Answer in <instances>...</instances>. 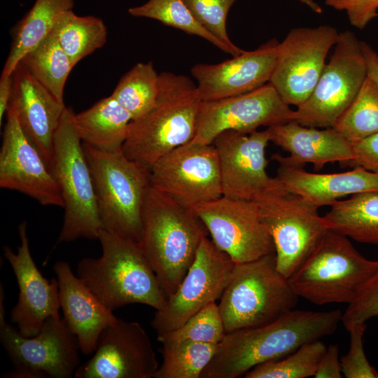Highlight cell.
<instances>
[{"instance_id":"5bb4252c","label":"cell","mask_w":378,"mask_h":378,"mask_svg":"<svg viewBox=\"0 0 378 378\" xmlns=\"http://www.w3.org/2000/svg\"><path fill=\"white\" fill-rule=\"evenodd\" d=\"M234 265L211 239L204 238L178 288L167 298L164 306L155 312L150 324L157 335L178 328L205 306L220 299Z\"/></svg>"},{"instance_id":"ac0fdd59","label":"cell","mask_w":378,"mask_h":378,"mask_svg":"<svg viewBox=\"0 0 378 378\" xmlns=\"http://www.w3.org/2000/svg\"><path fill=\"white\" fill-rule=\"evenodd\" d=\"M0 187L18 191L43 206L63 208L59 186L9 104L0 149Z\"/></svg>"},{"instance_id":"f35d334b","label":"cell","mask_w":378,"mask_h":378,"mask_svg":"<svg viewBox=\"0 0 378 378\" xmlns=\"http://www.w3.org/2000/svg\"><path fill=\"white\" fill-rule=\"evenodd\" d=\"M365 323L354 326L350 333V345L348 353L340 358L342 372L346 378H378V372L372 367L365 356L363 336Z\"/></svg>"},{"instance_id":"484cf974","label":"cell","mask_w":378,"mask_h":378,"mask_svg":"<svg viewBox=\"0 0 378 378\" xmlns=\"http://www.w3.org/2000/svg\"><path fill=\"white\" fill-rule=\"evenodd\" d=\"M74 119L82 142L106 152L122 148L132 121L130 113L111 95L74 114Z\"/></svg>"},{"instance_id":"2e32d148","label":"cell","mask_w":378,"mask_h":378,"mask_svg":"<svg viewBox=\"0 0 378 378\" xmlns=\"http://www.w3.org/2000/svg\"><path fill=\"white\" fill-rule=\"evenodd\" d=\"M293 111L270 83L241 94L202 102L190 143L211 144L226 130L251 133L283 124L293 120Z\"/></svg>"},{"instance_id":"7c38bea8","label":"cell","mask_w":378,"mask_h":378,"mask_svg":"<svg viewBox=\"0 0 378 378\" xmlns=\"http://www.w3.org/2000/svg\"><path fill=\"white\" fill-rule=\"evenodd\" d=\"M339 32L330 25L298 27L279 43L276 63L269 83L289 106L304 103L313 92Z\"/></svg>"},{"instance_id":"44dd1931","label":"cell","mask_w":378,"mask_h":378,"mask_svg":"<svg viewBox=\"0 0 378 378\" xmlns=\"http://www.w3.org/2000/svg\"><path fill=\"white\" fill-rule=\"evenodd\" d=\"M279 42L273 38L254 50L218 64H197L191 69L203 102L241 94L269 83Z\"/></svg>"},{"instance_id":"1f68e13d","label":"cell","mask_w":378,"mask_h":378,"mask_svg":"<svg viewBox=\"0 0 378 378\" xmlns=\"http://www.w3.org/2000/svg\"><path fill=\"white\" fill-rule=\"evenodd\" d=\"M218 344L190 340L162 344V362L154 378H200Z\"/></svg>"},{"instance_id":"ee69618b","label":"cell","mask_w":378,"mask_h":378,"mask_svg":"<svg viewBox=\"0 0 378 378\" xmlns=\"http://www.w3.org/2000/svg\"><path fill=\"white\" fill-rule=\"evenodd\" d=\"M13 80L12 76H1L0 78V125L6 113L13 93Z\"/></svg>"},{"instance_id":"f1b7e54d","label":"cell","mask_w":378,"mask_h":378,"mask_svg":"<svg viewBox=\"0 0 378 378\" xmlns=\"http://www.w3.org/2000/svg\"><path fill=\"white\" fill-rule=\"evenodd\" d=\"M20 63L59 102L64 104L65 84L74 66L52 31L39 45L28 52Z\"/></svg>"},{"instance_id":"ffe728a7","label":"cell","mask_w":378,"mask_h":378,"mask_svg":"<svg viewBox=\"0 0 378 378\" xmlns=\"http://www.w3.org/2000/svg\"><path fill=\"white\" fill-rule=\"evenodd\" d=\"M20 244L14 252L4 246V255L12 267L19 288L17 304L10 313V320L25 337H33L40 331L43 322L50 316H60L57 279L50 281L37 268L30 252L27 223L18 227Z\"/></svg>"},{"instance_id":"603a6c76","label":"cell","mask_w":378,"mask_h":378,"mask_svg":"<svg viewBox=\"0 0 378 378\" xmlns=\"http://www.w3.org/2000/svg\"><path fill=\"white\" fill-rule=\"evenodd\" d=\"M13 80L9 104L15 108L22 129L50 170L54 136L66 106L21 63L15 69Z\"/></svg>"},{"instance_id":"d6a6232c","label":"cell","mask_w":378,"mask_h":378,"mask_svg":"<svg viewBox=\"0 0 378 378\" xmlns=\"http://www.w3.org/2000/svg\"><path fill=\"white\" fill-rule=\"evenodd\" d=\"M128 13L134 17L153 19L166 26L200 36L224 52L235 57L228 46L196 20L183 0H149L143 5L130 8Z\"/></svg>"},{"instance_id":"ba28073f","label":"cell","mask_w":378,"mask_h":378,"mask_svg":"<svg viewBox=\"0 0 378 378\" xmlns=\"http://www.w3.org/2000/svg\"><path fill=\"white\" fill-rule=\"evenodd\" d=\"M83 146L103 228L139 241L142 210L151 186L149 172L122 148L106 152L83 143Z\"/></svg>"},{"instance_id":"8fae6325","label":"cell","mask_w":378,"mask_h":378,"mask_svg":"<svg viewBox=\"0 0 378 378\" xmlns=\"http://www.w3.org/2000/svg\"><path fill=\"white\" fill-rule=\"evenodd\" d=\"M255 202L274 245L276 269L288 279L327 231L318 208L281 185Z\"/></svg>"},{"instance_id":"52a82bcc","label":"cell","mask_w":378,"mask_h":378,"mask_svg":"<svg viewBox=\"0 0 378 378\" xmlns=\"http://www.w3.org/2000/svg\"><path fill=\"white\" fill-rule=\"evenodd\" d=\"M65 107L55 132L50 171L60 189L64 210L57 243L98 239L103 229L92 175L74 123Z\"/></svg>"},{"instance_id":"9c48e42d","label":"cell","mask_w":378,"mask_h":378,"mask_svg":"<svg viewBox=\"0 0 378 378\" xmlns=\"http://www.w3.org/2000/svg\"><path fill=\"white\" fill-rule=\"evenodd\" d=\"M0 309V340L14 369L6 378H70L79 367L80 346L75 334L60 316L45 320L37 335H22L6 323Z\"/></svg>"},{"instance_id":"8d00e7d4","label":"cell","mask_w":378,"mask_h":378,"mask_svg":"<svg viewBox=\"0 0 378 378\" xmlns=\"http://www.w3.org/2000/svg\"><path fill=\"white\" fill-rule=\"evenodd\" d=\"M196 20L211 34L228 46L237 56L244 50L229 38L226 21L237 0H183Z\"/></svg>"},{"instance_id":"7bdbcfd3","label":"cell","mask_w":378,"mask_h":378,"mask_svg":"<svg viewBox=\"0 0 378 378\" xmlns=\"http://www.w3.org/2000/svg\"><path fill=\"white\" fill-rule=\"evenodd\" d=\"M360 46L366 62L368 77L378 85V54L365 41H360Z\"/></svg>"},{"instance_id":"30bf717a","label":"cell","mask_w":378,"mask_h":378,"mask_svg":"<svg viewBox=\"0 0 378 378\" xmlns=\"http://www.w3.org/2000/svg\"><path fill=\"white\" fill-rule=\"evenodd\" d=\"M360 41L354 33H339L329 62L308 99L293 111V120L312 127L332 128L367 78Z\"/></svg>"},{"instance_id":"4dcf8cb0","label":"cell","mask_w":378,"mask_h":378,"mask_svg":"<svg viewBox=\"0 0 378 378\" xmlns=\"http://www.w3.org/2000/svg\"><path fill=\"white\" fill-rule=\"evenodd\" d=\"M159 74L152 62H139L124 74L111 96L132 115V120L154 106L159 92Z\"/></svg>"},{"instance_id":"f546056e","label":"cell","mask_w":378,"mask_h":378,"mask_svg":"<svg viewBox=\"0 0 378 378\" xmlns=\"http://www.w3.org/2000/svg\"><path fill=\"white\" fill-rule=\"evenodd\" d=\"M52 32L75 66L106 42L107 29L95 16H79L72 10L63 13Z\"/></svg>"},{"instance_id":"f6af8a7d","label":"cell","mask_w":378,"mask_h":378,"mask_svg":"<svg viewBox=\"0 0 378 378\" xmlns=\"http://www.w3.org/2000/svg\"><path fill=\"white\" fill-rule=\"evenodd\" d=\"M301 3L307 6L313 12L321 14L322 8L314 0H298Z\"/></svg>"},{"instance_id":"7402d4cb","label":"cell","mask_w":378,"mask_h":378,"mask_svg":"<svg viewBox=\"0 0 378 378\" xmlns=\"http://www.w3.org/2000/svg\"><path fill=\"white\" fill-rule=\"evenodd\" d=\"M267 129L270 142L289 153L273 154L271 159L276 162L296 167L309 163L318 171L333 162L349 167L354 160L352 144L333 128L307 127L290 120Z\"/></svg>"},{"instance_id":"836d02e7","label":"cell","mask_w":378,"mask_h":378,"mask_svg":"<svg viewBox=\"0 0 378 378\" xmlns=\"http://www.w3.org/2000/svg\"><path fill=\"white\" fill-rule=\"evenodd\" d=\"M332 128L351 144L378 134V85L374 81L367 77Z\"/></svg>"},{"instance_id":"e0dca14e","label":"cell","mask_w":378,"mask_h":378,"mask_svg":"<svg viewBox=\"0 0 378 378\" xmlns=\"http://www.w3.org/2000/svg\"><path fill=\"white\" fill-rule=\"evenodd\" d=\"M269 142L267 128L251 133L226 130L215 138L212 144L219 161L222 195L255 201L281 186L267 172Z\"/></svg>"},{"instance_id":"9a60e30c","label":"cell","mask_w":378,"mask_h":378,"mask_svg":"<svg viewBox=\"0 0 378 378\" xmlns=\"http://www.w3.org/2000/svg\"><path fill=\"white\" fill-rule=\"evenodd\" d=\"M151 186L192 209L222 196L219 161L213 144L179 146L149 172Z\"/></svg>"},{"instance_id":"e575fe53","label":"cell","mask_w":378,"mask_h":378,"mask_svg":"<svg viewBox=\"0 0 378 378\" xmlns=\"http://www.w3.org/2000/svg\"><path fill=\"white\" fill-rule=\"evenodd\" d=\"M327 347L317 340L301 345L287 357L259 364L245 374L246 378H306L314 377Z\"/></svg>"},{"instance_id":"277c9868","label":"cell","mask_w":378,"mask_h":378,"mask_svg":"<svg viewBox=\"0 0 378 378\" xmlns=\"http://www.w3.org/2000/svg\"><path fill=\"white\" fill-rule=\"evenodd\" d=\"M98 240L102 255L85 258L77 276L110 310L139 303L158 310L167 297L138 241L102 229Z\"/></svg>"},{"instance_id":"83f0119b","label":"cell","mask_w":378,"mask_h":378,"mask_svg":"<svg viewBox=\"0 0 378 378\" xmlns=\"http://www.w3.org/2000/svg\"><path fill=\"white\" fill-rule=\"evenodd\" d=\"M74 4V0H36L17 27L1 76H12L22 57L52 31L59 16Z\"/></svg>"},{"instance_id":"8992f818","label":"cell","mask_w":378,"mask_h":378,"mask_svg":"<svg viewBox=\"0 0 378 378\" xmlns=\"http://www.w3.org/2000/svg\"><path fill=\"white\" fill-rule=\"evenodd\" d=\"M298 298L277 270L274 253L235 263L218 305L227 333L276 320L292 310Z\"/></svg>"},{"instance_id":"4fadbf2b","label":"cell","mask_w":378,"mask_h":378,"mask_svg":"<svg viewBox=\"0 0 378 378\" xmlns=\"http://www.w3.org/2000/svg\"><path fill=\"white\" fill-rule=\"evenodd\" d=\"M211 241L235 263L275 253L272 239L253 200L224 195L192 208Z\"/></svg>"},{"instance_id":"5b68a950","label":"cell","mask_w":378,"mask_h":378,"mask_svg":"<svg viewBox=\"0 0 378 378\" xmlns=\"http://www.w3.org/2000/svg\"><path fill=\"white\" fill-rule=\"evenodd\" d=\"M378 269V260L363 256L349 238L328 230L288 278L298 297L313 304H349Z\"/></svg>"},{"instance_id":"60d3db41","label":"cell","mask_w":378,"mask_h":378,"mask_svg":"<svg viewBox=\"0 0 378 378\" xmlns=\"http://www.w3.org/2000/svg\"><path fill=\"white\" fill-rule=\"evenodd\" d=\"M354 160L349 167L360 166L378 174V134L352 144Z\"/></svg>"},{"instance_id":"7a4b0ae2","label":"cell","mask_w":378,"mask_h":378,"mask_svg":"<svg viewBox=\"0 0 378 378\" xmlns=\"http://www.w3.org/2000/svg\"><path fill=\"white\" fill-rule=\"evenodd\" d=\"M208 234L192 209L150 186L138 243L167 298L178 288Z\"/></svg>"},{"instance_id":"cb8c5ba5","label":"cell","mask_w":378,"mask_h":378,"mask_svg":"<svg viewBox=\"0 0 378 378\" xmlns=\"http://www.w3.org/2000/svg\"><path fill=\"white\" fill-rule=\"evenodd\" d=\"M53 270L64 319L77 337L80 352L90 355L97 348L102 332L118 318L74 274L67 262H56Z\"/></svg>"},{"instance_id":"d6986e66","label":"cell","mask_w":378,"mask_h":378,"mask_svg":"<svg viewBox=\"0 0 378 378\" xmlns=\"http://www.w3.org/2000/svg\"><path fill=\"white\" fill-rule=\"evenodd\" d=\"M93 356L80 364L76 378H152L159 364L141 324L121 318L101 333Z\"/></svg>"},{"instance_id":"74e56055","label":"cell","mask_w":378,"mask_h":378,"mask_svg":"<svg viewBox=\"0 0 378 378\" xmlns=\"http://www.w3.org/2000/svg\"><path fill=\"white\" fill-rule=\"evenodd\" d=\"M378 316V269L342 313L341 322L349 331L354 326Z\"/></svg>"},{"instance_id":"4316f807","label":"cell","mask_w":378,"mask_h":378,"mask_svg":"<svg viewBox=\"0 0 378 378\" xmlns=\"http://www.w3.org/2000/svg\"><path fill=\"white\" fill-rule=\"evenodd\" d=\"M321 218L326 230L358 242L378 244V192L336 200Z\"/></svg>"},{"instance_id":"ab89813d","label":"cell","mask_w":378,"mask_h":378,"mask_svg":"<svg viewBox=\"0 0 378 378\" xmlns=\"http://www.w3.org/2000/svg\"><path fill=\"white\" fill-rule=\"evenodd\" d=\"M325 4L346 11L351 24L359 29L378 16V0H325Z\"/></svg>"},{"instance_id":"b9f144b4","label":"cell","mask_w":378,"mask_h":378,"mask_svg":"<svg viewBox=\"0 0 378 378\" xmlns=\"http://www.w3.org/2000/svg\"><path fill=\"white\" fill-rule=\"evenodd\" d=\"M342 377L338 346L331 344L327 347L321 357L314 377L341 378Z\"/></svg>"},{"instance_id":"6da1fadb","label":"cell","mask_w":378,"mask_h":378,"mask_svg":"<svg viewBox=\"0 0 378 378\" xmlns=\"http://www.w3.org/2000/svg\"><path fill=\"white\" fill-rule=\"evenodd\" d=\"M340 310H290L258 327L227 332L200 378H237L255 366L288 356L301 345L335 332Z\"/></svg>"},{"instance_id":"d590c367","label":"cell","mask_w":378,"mask_h":378,"mask_svg":"<svg viewBox=\"0 0 378 378\" xmlns=\"http://www.w3.org/2000/svg\"><path fill=\"white\" fill-rule=\"evenodd\" d=\"M226 334L218 304L209 303L183 325L157 335L162 344L190 340L207 344H219Z\"/></svg>"},{"instance_id":"d4e9b609","label":"cell","mask_w":378,"mask_h":378,"mask_svg":"<svg viewBox=\"0 0 378 378\" xmlns=\"http://www.w3.org/2000/svg\"><path fill=\"white\" fill-rule=\"evenodd\" d=\"M277 163L276 178L283 188L318 208L356 193L378 192V174L360 166L344 172L320 174Z\"/></svg>"},{"instance_id":"3957f363","label":"cell","mask_w":378,"mask_h":378,"mask_svg":"<svg viewBox=\"0 0 378 378\" xmlns=\"http://www.w3.org/2000/svg\"><path fill=\"white\" fill-rule=\"evenodd\" d=\"M159 76L154 106L131 122L122 148L129 159L148 172L162 156L192 141L203 102L189 77L166 71Z\"/></svg>"}]
</instances>
